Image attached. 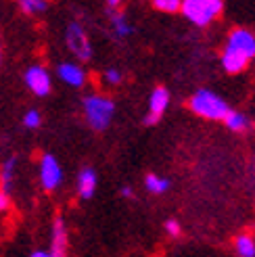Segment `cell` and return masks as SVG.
Masks as SVG:
<instances>
[{
    "mask_svg": "<svg viewBox=\"0 0 255 257\" xmlns=\"http://www.w3.org/2000/svg\"><path fill=\"white\" fill-rule=\"evenodd\" d=\"M121 195H123V197H132V188H130V186H123V188H121Z\"/></svg>",
    "mask_w": 255,
    "mask_h": 257,
    "instance_id": "25",
    "label": "cell"
},
{
    "mask_svg": "<svg viewBox=\"0 0 255 257\" xmlns=\"http://www.w3.org/2000/svg\"><path fill=\"white\" fill-rule=\"evenodd\" d=\"M0 63H3V46H0Z\"/></svg>",
    "mask_w": 255,
    "mask_h": 257,
    "instance_id": "26",
    "label": "cell"
},
{
    "mask_svg": "<svg viewBox=\"0 0 255 257\" xmlns=\"http://www.w3.org/2000/svg\"><path fill=\"white\" fill-rule=\"evenodd\" d=\"M236 253L240 257H255V240L247 234H240L236 238Z\"/></svg>",
    "mask_w": 255,
    "mask_h": 257,
    "instance_id": "16",
    "label": "cell"
},
{
    "mask_svg": "<svg viewBox=\"0 0 255 257\" xmlns=\"http://www.w3.org/2000/svg\"><path fill=\"white\" fill-rule=\"evenodd\" d=\"M9 207H11V197H9V192L0 190V211H3V209H9Z\"/></svg>",
    "mask_w": 255,
    "mask_h": 257,
    "instance_id": "23",
    "label": "cell"
},
{
    "mask_svg": "<svg viewBox=\"0 0 255 257\" xmlns=\"http://www.w3.org/2000/svg\"><path fill=\"white\" fill-rule=\"evenodd\" d=\"M145 186L149 192H153V195H161V192H165L170 188V182L165 178H159L157 174H149L145 178Z\"/></svg>",
    "mask_w": 255,
    "mask_h": 257,
    "instance_id": "15",
    "label": "cell"
},
{
    "mask_svg": "<svg viewBox=\"0 0 255 257\" xmlns=\"http://www.w3.org/2000/svg\"><path fill=\"white\" fill-rule=\"evenodd\" d=\"M61 180H63V172H61L59 161L55 159V155H48L46 153L40 161V182H42L44 190L50 192V190L59 188Z\"/></svg>",
    "mask_w": 255,
    "mask_h": 257,
    "instance_id": "6",
    "label": "cell"
},
{
    "mask_svg": "<svg viewBox=\"0 0 255 257\" xmlns=\"http://www.w3.org/2000/svg\"><path fill=\"white\" fill-rule=\"evenodd\" d=\"M224 123L230 127L232 132H243L245 127H247V117L243 113H236V111H230L228 113V117L224 119Z\"/></svg>",
    "mask_w": 255,
    "mask_h": 257,
    "instance_id": "17",
    "label": "cell"
},
{
    "mask_svg": "<svg viewBox=\"0 0 255 257\" xmlns=\"http://www.w3.org/2000/svg\"><path fill=\"white\" fill-rule=\"evenodd\" d=\"M50 255L53 257H67V228L63 217L57 215L53 222V232H50Z\"/></svg>",
    "mask_w": 255,
    "mask_h": 257,
    "instance_id": "9",
    "label": "cell"
},
{
    "mask_svg": "<svg viewBox=\"0 0 255 257\" xmlns=\"http://www.w3.org/2000/svg\"><path fill=\"white\" fill-rule=\"evenodd\" d=\"M94 190H96V174L94 170L86 168L78 176V192L82 199H90L94 195Z\"/></svg>",
    "mask_w": 255,
    "mask_h": 257,
    "instance_id": "11",
    "label": "cell"
},
{
    "mask_svg": "<svg viewBox=\"0 0 255 257\" xmlns=\"http://www.w3.org/2000/svg\"><path fill=\"white\" fill-rule=\"evenodd\" d=\"M25 84L36 96H46L50 92V73L40 65H34L25 71Z\"/></svg>",
    "mask_w": 255,
    "mask_h": 257,
    "instance_id": "8",
    "label": "cell"
},
{
    "mask_svg": "<svg viewBox=\"0 0 255 257\" xmlns=\"http://www.w3.org/2000/svg\"><path fill=\"white\" fill-rule=\"evenodd\" d=\"M113 111H115L113 100L103 96V94H90V96L84 98L86 119L94 127V130H105V127L111 123V119H113Z\"/></svg>",
    "mask_w": 255,
    "mask_h": 257,
    "instance_id": "2",
    "label": "cell"
},
{
    "mask_svg": "<svg viewBox=\"0 0 255 257\" xmlns=\"http://www.w3.org/2000/svg\"><path fill=\"white\" fill-rule=\"evenodd\" d=\"M247 63H249V59L247 57H243V55H238V53H234V50H224V55H222V65H224V69L228 71V73H238V71H243L245 67H247Z\"/></svg>",
    "mask_w": 255,
    "mask_h": 257,
    "instance_id": "12",
    "label": "cell"
},
{
    "mask_svg": "<svg viewBox=\"0 0 255 257\" xmlns=\"http://www.w3.org/2000/svg\"><path fill=\"white\" fill-rule=\"evenodd\" d=\"M65 42H67V48L80 61H88L92 57V44H90V40H88V34L84 32V28L80 23H69L67 25Z\"/></svg>",
    "mask_w": 255,
    "mask_h": 257,
    "instance_id": "4",
    "label": "cell"
},
{
    "mask_svg": "<svg viewBox=\"0 0 255 257\" xmlns=\"http://www.w3.org/2000/svg\"><path fill=\"white\" fill-rule=\"evenodd\" d=\"M15 165H17V159L15 157H9L3 163V168H0V190L9 192L11 182H13V174H15Z\"/></svg>",
    "mask_w": 255,
    "mask_h": 257,
    "instance_id": "14",
    "label": "cell"
},
{
    "mask_svg": "<svg viewBox=\"0 0 255 257\" xmlns=\"http://www.w3.org/2000/svg\"><path fill=\"white\" fill-rule=\"evenodd\" d=\"M40 121H42V115H40V111H36V109H30L28 113L23 115V125L30 127V130H34V127L40 125Z\"/></svg>",
    "mask_w": 255,
    "mask_h": 257,
    "instance_id": "20",
    "label": "cell"
},
{
    "mask_svg": "<svg viewBox=\"0 0 255 257\" xmlns=\"http://www.w3.org/2000/svg\"><path fill=\"white\" fill-rule=\"evenodd\" d=\"M228 50H234V53L247 57L249 61L255 57V36L249 32V30H232V34L228 36V44H226Z\"/></svg>",
    "mask_w": 255,
    "mask_h": 257,
    "instance_id": "5",
    "label": "cell"
},
{
    "mask_svg": "<svg viewBox=\"0 0 255 257\" xmlns=\"http://www.w3.org/2000/svg\"><path fill=\"white\" fill-rule=\"evenodd\" d=\"M224 5L220 0H186L182 3V13L188 21H193L195 25H207L222 13Z\"/></svg>",
    "mask_w": 255,
    "mask_h": 257,
    "instance_id": "3",
    "label": "cell"
},
{
    "mask_svg": "<svg viewBox=\"0 0 255 257\" xmlns=\"http://www.w3.org/2000/svg\"><path fill=\"white\" fill-rule=\"evenodd\" d=\"M109 15H111V23H113V30H115L117 38H125L132 34V25L125 21V17L121 15V13L113 11V7H109Z\"/></svg>",
    "mask_w": 255,
    "mask_h": 257,
    "instance_id": "13",
    "label": "cell"
},
{
    "mask_svg": "<svg viewBox=\"0 0 255 257\" xmlns=\"http://www.w3.org/2000/svg\"><path fill=\"white\" fill-rule=\"evenodd\" d=\"M153 7L159 9V11H165V13H176V11H182V3L178 0H155Z\"/></svg>",
    "mask_w": 255,
    "mask_h": 257,
    "instance_id": "19",
    "label": "cell"
},
{
    "mask_svg": "<svg viewBox=\"0 0 255 257\" xmlns=\"http://www.w3.org/2000/svg\"><path fill=\"white\" fill-rule=\"evenodd\" d=\"M32 257H53V255H50V251H34Z\"/></svg>",
    "mask_w": 255,
    "mask_h": 257,
    "instance_id": "24",
    "label": "cell"
},
{
    "mask_svg": "<svg viewBox=\"0 0 255 257\" xmlns=\"http://www.w3.org/2000/svg\"><path fill=\"white\" fill-rule=\"evenodd\" d=\"M188 105L193 109V113L201 115V117H205V119H222L224 121L228 117V113H230L226 102L218 94H213L211 90H199L197 94H193Z\"/></svg>",
    "mask_w": 255,
    "mask_h": 257,
    "instance_id": "1",
    "label": "cell"
},
{
    "mask_svg": "<svg viewBox=\"0 0 255 257\" xmlns=\"http://www.w3.org/2000/svg\"><path fill=\"white\" fill-rule=\"evenodd\" d=\"M19 7L23 13H28V15H38V13L46 11V3H42V0H21Z\"/></svg>",
    "mask_w": 255,
    "mask_h": 257,
    "instance_id": "18",
    "label": "cell"
},
{
    "mask_svg": "<svg viewBox=\"0 0 255 257\" xmlns=\"http://www.w3.org/2000/svg\"><path fill=\"white\" fill-rule=\"evenodd\" d=\"M105 82L107 84H119L121 82V73L117 69H107L105 71Z\"/></svg>",
    "mask_w": 255,
    "mask_h": 257,
    "instance_id": "21",
    "label": "cell"
},
{
    "mask_svg": "<svg viewBox=\"0 0 255 257\" xmlns=\"http://www.w3.org/2000/svg\"><path fill=\"white\" fill-rule=\"evenodd\" d=\"M165 232H168L170 236H180V224H178L176 220H168L165 222Z\"/></svg>",
    "mask_w": 255,
    "mask_h": 257,
    "instance_id": "22",
    "label": "cell"
},
{
    "mask_svg": "<svg viewBox=\"0 0 255 257\" xmlns=\"http://www.w3.org/2000/svg\"><path fill=\"white\" fill-rule=\"evenodd\" d=\"M170 105V92L165 88H155L153 90V94L149 98V113H147V117H145V123L147 125H153V123H157L161 119V115L165 113V109H168Z\"/></svg>",
    "mask_w": 255,
    "mask_h": 257,
    "instance_id": "7",
    "label": "cell"
},
{
    "mask_svg": "<svg viewBox=\"0 0 255 257\" xmlns=\"http://www.w3.org/2000/svg\"><path fill=\"white\" fill-rule=\"evenodd\" d=\"M57 73L65 84L75 86V88L86 82V71L80 65H75V63H61V65L57 67Z\"/></svg>",
    "mask_w": 255,
    "mask_h": 257,
    "instance_id": "10",
    "label": "cell"
}]
</instances>
